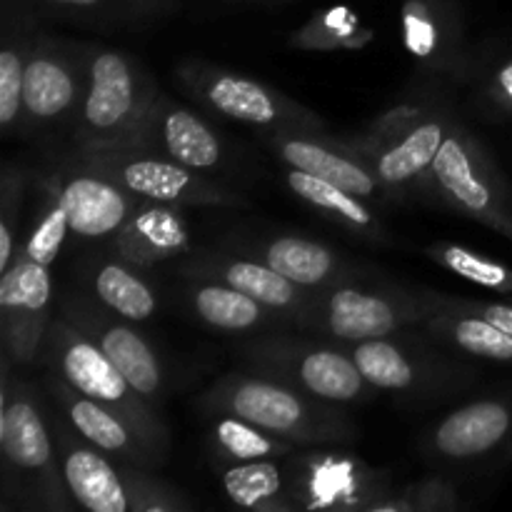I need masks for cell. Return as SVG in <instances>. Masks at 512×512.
I'll return each instance as SVG.
<instances>
[{
  "label": "cell",
  "mask_w": 512,
  "mask_h": 512,
  "mask_svg": "<svg viewBox=\"0 0 512 512\" xmlns=\"http://www.w3.org/2000/svg\"><path fill=\"white\" fill-rule=\"evenodd\" d=\"M223 490L238 508L260 512L298 510L290 478L278 460L233 463L223 470Z\"/></svg>",
  "instance_id": "obj_23"
},
{
  "label": "cell",
  "mask_w": 512,
  "mask_h": 512,
  "mask_svg": "<svg viewBox=\"0 0 512 512\" xmlns=\"http://www.w3.org/2000/svg\"><path fill=\"white\" fill-rule=\"evenodd\" d=\"M133 150L165 155L193 170L215 168L225 155L223 140L200 115L163 98L155 103L143 138Z\"/></svg>",
  "instance_id": "obj_15"
},
{
  "label": "cell",
  "mask_w": 512,
  "mask_h": 512,
  "mask_svg": "<svg viewBox=\"0 0 512 512\" xmlns=\"http://www.w3.org/2000/svg\"><path fill=\"white\" fill-rule=\"evenodd\" d=\"M85 165L115 180L133 198L150 203L200 208V205H238V195L218 188L200 170L185 168L165 155H148L143 150H118V153L83 155Z\"/></svg>",
  "instance_id": "obj_6"
},
{
  "label": "cell",
  "mask_w": 512,
  "mask_h": 512,
  "mask_svg": "<svg viewBox=\"0 0 512 512\" xmlns=\"http://www.w3.org/2000/svg\"><path fill=\"white\" fill-rule=\"evenodd\" d=\"M88 58L50 38H33L23 78V115L55 123L80 105L88 85Z\"/></svg>",
  "instance_id": "obj_11"
},
{
  "label": "cell",
  "mask_w": 512,
  "mask_h": 512,
  "mask_svg": "<svg viewBox=\"0 0 512 512\" xmlns=\"http://www.w3.org/2000/svg\"><path fill=\"white\" fill-rule=\"evenodd\" d=\"M435 10L425 0H413L405 10V33L408 45L415 55H433L440 43L438 23H435Z\"/></svg>",
  "instance_id": "obj_37"
},
{
  "label": "cell",
  "mask_w": 512,
  "mask_h": 512,
  "mask_svg": "<svg viewBox=\"0 0 512 512\" xmlns=\"http://www.w3.org/2000/svg\"><path fill=\"white\" fill-rule=\"evenodd\" d=\"M250 358L270 370V375L303 388L305 393L325 403H353L365 398L370 390V383L363 378L348 350L273 340L255 345Z\"/></svg>",
  "instance_id": "obj_9"
},
{
  "label": "cell",
  "mask_w": 512,
  "mask_h": 512,
  "mask_svg": "<svg viewBox=\"0 0 512 512\" xmlns=\"http://www.w3.org/2000/svg\"><path fill=\"white\" fill-rule=\"evenodd\" d=\"M430 260H435L438 265H443L445 270H450L458 278L468 280V283L478 285V288L490 290V293L498 295H510L512 298V268L498 263V260L488 258L483 253H475V250L463 248V245L453 243H438L428 248Z\"/></svg>",
  "instance_id": "obj_31"
},
{
  "label": "cell",
  "mask_w": 512,
  "mask_h": 512,
  "mask_svg": "<svg viewBox=\"0 0 512 512\" xmlns=\"http://www.w3.org/2000/svg\"><path fill=\"white\" fill-rule=\"evenodd\" d=\"M453 128L443 115H425L405 135L368 155L370 165L388 190L403 188L413 180L430 175L445 135Z\"/></svg>",
  "instance_id": "obj_21"
},
{
  "label": "cell",
  "mask_w": 512,
  "mask_h": 512,
  "mask_svg": "<svg viewBox=\"0 0 512 512\" xmlns=\"http://www.w3.org/2000/svg\"><path fill=\"white\" fill-rule=\"evenodd\" d=\"M50 390H53V398L58 400L70 428L78 433L80 440H88L103 453L120 458L123 463L138 465V468L153 470L163 465L165 453L153 448L123 415L110 410L108 405L78 393L58 375L50 378Z\"/></svg>",
  "instance_id": "obj_12"
},
{
  "label": "cell",
  "mask_w": 512,
  "mask_h": 512,
  "mask_svg": "<svg viewBox=\"0 0 512 512\" xmlns=\"http://www.w3.org/2000/svg\"><path fill=\"white\" fill-rule=\"evenodd\" d=\"M160 93L143 65L123 50L98 48L88 58V85L78 105L80 153L138 148Z\"/></svg>",
  "instance_id": "obj_1"
},
{
  "label": "cell",
  "mask_w": 512,
  "mask_h": 512,
  "mask_svg": "<svg viewBox=\"0 0 512 512\" xmlns=\"http://www.w3.org/2000/svg\"><path fill=\"white\" fill-rule=\"evenodd\" d=\"M63 318H68L85 335H90L145 400L158 403L160 393H163V368H160L158 355L153 353L148 340L133 325L123 323L125 318L113 320L98 313L85 300L65 303Z\"/></svg>",
  "instance_id": "obj_13"
},
{
  "label": "cell",
  "mask_w": 512,
  "mask_h": 512,
  "mask_svg": "<svg viewBox=\"0 0 512 512\" xmlns=\"http://www.w3.org/2000/svg\"><path fill=\"white\" fill-rule=\"evenodd\" d=\"M45 5L63 13L95 15V18H140L163 8V0H43Z\"/></svg>",
  "instance_id": "obj_34"
},
{
  "label": "cell",
  "mask_w": 512,
  "mask_h": 512,
  "mask_svg": "<svg viewBox=\"0 0 512 512\" xmlns=\"http://www.w3.org/2000/svg\"><path fill=\"white\" fill-rule=\"evenodd\" d=\"M33 43V40H30ZM30 43H5L0 48V125L13 130L23 115V78Z\"/></svg>",
  "instance_id": "obj_33"
},
{
  "label": "cell",
  "mask_w": 512,
  "mask_h": 512,
  "mask_svg": "<svg viewBox=\"0 0 512 512\" xmlns=\"http://www.w3.org/2000/svg\"><path fill=\"white\" fill-rule=\"evenodd\" d=\"M488 98L493 100L495 108L503 113H512V58L505 60L493 73L488 85Z\"/></svg>",
  "instance_id": "obj_39"
},
{
  "label": "cell",
  "mask_w": 512,
  "mask_h": 512,
  "mask_svg": "<svg viewBox=\"0 0 512 512\" xmlns=\"http://www.w3.org/2000/svg\"><path fill=\"white\" fill-rule=\"evenodd\" d=\"M205 405L298 445H330L355 438L353 423L330 408L333 403L305 390L300 393V388L270 373L230 375L205 395Z\"/></svg>",
  "instance_id": "obj_2"
},
{
  "label": "cell",
  "mask_w": 512,
  "mask_h": 512,
  "mask_svg": "<svg viewBox=\"0 0 512 512\" xmlns=\"http://www.w3.org/2000/svg\"><path fill=\"white\" fill-rule=\"evenodd\" d=\"M13 363L3 355V388H0V455L5 473L18 475L20 488L30 490L35 505L48 510H68L70 495L63 470L55 463L53 438L38 400L20 380Z\"/></svg>",
  "instance_id": "obj_4"
},
{
  "label": "cell",
  "mask_w": 512,
  "mask_h": 512,
  "mask_svg": "<svg viewBox=\"0 0 512 512\" xmlns=\"http://www.w3.org/2000/svg\"><path fill=\"white\" fill-rule=\"evenodd\" d=\"M373 480L363 465L328 455H308L298 463V475L290 478L298 508H365L358 493L368 490Z\"/></svg>",
  "instance_id": "obj_20"
},
{
  "label": "cell",
  "mask_w": 512,
  "mask_h": 512,
  "mask_svg": "<svg viewBox=\"0 0 512 512\" xmlns=\"http://www.w3.org/2000/svg\"><path fill=\"white\" fill-rule=\"evenodd\" d=\"M70 235V220L68 210H65L63 198H60V190L55 188L50 195L48 205H45L43 215L35 223V228L30 230L28 240L23 243V248L18 250L20 258H28L33 263L50 265L58 253L63 250L65 238Z\"/></svg>",
  "instance_id": "obj_32"
},
{
  "label": "cell",
  "mask_w": 512,
  "mask_h": 512,
  "mask_svg": "<svg viewBox=\"0 0 512 512\" xmlns=\"http://www.w3.org/2000/svg\"><path fill=\"white\" fill-rule=\"evenodd\" d=\"M348 353L353 355L355 365L370 383V388L405 393L423 383V370H418L408 350L393 340H363V343H353Z\"/></svg>",
  "instance_id": "obj_28"
},
{
  "label": "cell",
  "mask_w": 512,
  "mask_h": 512,
  "mask_svg": "<svg viewBox=\"0 0 512 512\" xmlns=\"http://www.w3.org/2000/svg\"><path fill=\"white\" fill-rule=\"evenodd\" d=\"M458 508V498H455L453 488L443 480H423V483L413 485L405 490L400 498L383 500L378 510H453Z\"/></svg>",
  "instance_id": "obj_35"
},
{
  "label": "cell",
  "mask_w": 512,
  "mask_h": 512,
  "mask_svg": "<svg viewBox=\"0 0 512 512\" xmlns=\"http://www.w3.org/2000/svg\"><path fill=\"white\" fill-rule=\"evenodd\" d=\"M440 193L463 215L512 240L510 193L483 145L463 128H450L430 168Z\"/></svg>",
  "instance_id": "obj_5"
},
{
  "label": "cell",
  "mask_w": 512,
  "mask_h": 512,
  "mask_svg": "<svg viewBox=\"0 0 512 512\" xmlns=\"http://www.w3.org/2000/svg\"><path fill=\"white\" fill-rule=\"evenodd\" d=\"M270 148L290 168L318 175L363 200L378 198L388 190L373 165L360 160V153H350L340 145L328 143L318 138L313 130H278L270 138Z\"/></svg>",
  "instance_id": "obj_14"
},
{
  "label": "cell",
  "mask_w": 512,
  "mask_h": 512,
  "mask_svg": "<svg viewBox=\"0 0 512 512\" xmlns=\"http://www.w3.org/2000/svg\"><path fill=\"white\" fill-rule=\"evenodd\" d=\"M213 443L218 455L230 463H250V460H278L288 458L298 450L293 440L278 438L258 425L248 423L235 415H220L213 425Z\"/></svg>",
  "instance_id": "obj_30"
},
{
  "label": "cell",
  "mask_w": 512,
  "mask_h": 512,
  "mask_svg": "<svg viewBox=\"0 0 512 512\" xmlns=\"http://www.w3.org/2000/svg\"><path fill=\"white\" fill-rule=\"evenodd\" d=\"M43 353L53 375L65 380L78 393L88 395V398L98 400V403L108 405L110 410L123 415L153 448L168 455V430H165L160 415L153 410V403L145 400L128 383V378L115 368L113 360L78 325H73L63 315L50 320Z\"/></svg>",
  "instance_id": "obj_3"
},
{
  "label": "cell",
  "mask_w": 512,
  "mask_h": 512,
  "mask_svg": "<svg viewBox=\"0 0 512 512\" xmlns=\"http://www.w3.org/2000/svg\"><path fill=\"white\" fill-rule=\"evenodd\" d=\"M310 323L323 328L330 338L343 343L390 338L410 323H423L428 303L423 295L410 298L400 293H370V290L338 285L323 300H310L305 313Z\"/></svg>",
  "instance_id": "obj_8"
},
{
  "label": "cell",
  "mask_w": 512,
  "mask_h": 512,
  "mask_svg": "<svg viewBox=\"0 0 512 512\" xmlns=\"http://www.w3.org/2000/svg\"><path fill=\"white\" fill-rule=\"evenodd\" d=\"M423 298L428 303V315L423 323L435 338L448 340L453 348L473 358L490 360V363H512V335L508 330L478 313L435 303L433 298H428V293H423Z\"/></svg>",
  "instance_id": "obj_22"
},
{
  "label": "cell",
  "mask_w": 512,
  "mask_h": 512,
  "mask_svg": "<svg viewBox=\"0 0 512 512\" xmlns=\"http://www.w3.org/2000/svg\"><path fill=\"white\" fill-rule=\"evenodd\" d=\"M263 260L300 288H323L345 275L343 260L328 245L298 235H280L270 240Z\"/></svg>",
  "instance_id": "obj_24"
},
{
  "label": "cell",
  "mask_w": 512,
  "mask_h": 512,
  "mask_svg": "<svg viewBox=\"0 0 512 512\" xmlns=\"http://www.w3.org/2000/svg\"><path fill=\"white\" fill-rule=\"evenodd\" d=\"M20 210V195H18V178L15 175H5L3 180V205H0V275L13 265L18 258V223L15 215Z\"/></svg>",
  "instance_id": "obj_36"
},
{
  "label": "cell",
  "mask_w": 512,
  "mask_h": 512,
  "mask_svg": "<svg viewBox=\"0 0 512 512\" xmlns=\"http://www.w3.org/2000/svg\"><path fill=\"white\" fill-rule=\"evenodd\" d=\"M512 438V398H483L445 415L430 435L435 455L475 460Z\"/></svg>",
  "instance_id": "obj_17"
},
{
  "label": "cell",
  "mask_w": 512,
  "mask_h": 512,
  "mask_svg": "<svg viewBox=\"0 0 512 512\" xmlns=\"http://www.w3.org/2000/svg\"><path fill=\"white\" fill-rule=\"evenodd\" d=\"M190 300H193L195 315L215 330L245 333V330L258 328L268 318V313H265L268 308L263 303L225 283L195 285Z\"/></svg>",
  "instance_id": "obj_29"
},
{
  "label": "cell",
  "mask_w": 512,
  "mask_h": 512,
  "mask_svg": "<svg viewBox=\"0 0 512 512\" xmlns=\"http://www.w3.org/2000/svg\"><path fill=\"white\" fill-rule=\"evenodd\" d=\"M180 80L190 95L203 100L210 110L235 123L275 130H318L320 120L268 85L230 70L210 68L205 63L185 65Z\"/></svg>",
  "instance_id": "obj_7"
},
{
  "label": "cell",
  "mask_w": 512,
  "mask_h": 512,
  "mask_svg": "<svg viewBox=\"0 0 512 512\" xmlns=\"http://www.w3.org/2000/svg\"><path fill=\"white\" fill-rule=\"evenodd\" d=\"M190 245V230L178 205L138 200L123 228L113 235V255L133 268L178 258Z\"/></svg>",
  "instance_id": "obj_18"
},
{
  "label": "cell",
  "mask_w": 512,
  "mask_h": 512,
  "mask_svg": "<svg viewBox=\"0 0 512 512\" xmlns=\"http://www.w3.org/2000/svg\"><path fill=\"white\" fill-rule=\"evenodd\" d=\"M428 298H433L435 303L440 305H448V308L468 310V313L483 315V318L493 320L495 325H500V328L508 330L512 335V303H490V300L453 298V295H438V293H428Z\"/></svg>",
  "instance_id": "obj_38"
},
{
  "label": "cell",
  "mask_w": 512,
  "mask_h": 512,
  "mask_svg": "<svg viewBox=\"0 0 512 512\" xmlns=\"http://www.w3.org/2000/svg\"><path fill=\"white\" fill-rule=\"evenodd\" d=\"M218 278V283L230 285V288L243 290L245 295L263 303L268 310H295L300 315L310 305V298H305L303 288L280 275L278 270L270 268L268 263H255V260H230V263H218L210 268V273Z\"/></svg>",
  "instance_id": "obj_25"
},
{
  "label": "cell",
  "mask_w": 512,
  "mask_h": 512,
  "mask_svg": "<svg viewBox=\"0 0 512 512\" xmlns=\"http://www.w3.org/2000/svg\"><path fill=\"white\" fill-rule=\"evenodd\" d=\"M285 183L288 188L298 195L300 200H305L308 205L318 208L320 213L333 218L335 223L345 225L350 230H358V235H378L380 223L375 218L373 210L365 205L363 198L348 193L340 185L328 183V180L318 178V175H310L305 170L290 168L285 175Z\"/></svg>",
  "instance_id": "obj_26"
},
{
  "label": "cell",
  "mask_w": 512,
  "mask_h": 512,
  "mask_svg": "<svg viewBox=\"0 0 512 512\" xmlns=\"http://www.w3.org/2000/svg\"><path fill=\"white\" fill-rule=\"evenodd\" d=\"M73 435L58 433V445H63V478L73 503L90 512H133L128 480L123 468H115L108 453L95 445L75 443Z\"/></svg>",
  "instance_id": "obj_19"
},
{
  "label": "cell",
  "mask_w": 512,
  "mask_h": 512,
  "mask_svg": "<svg viewBox=\"0 0 512 512\" xmlns=\"http://www.w3.org/2000/svg\"><path fill=\"white\" fill-rule=\"evenodd\" d=\"M135 270L138 268L123 263V260L103 263L93 273V293L118 318L143 323V320L155 315L158 298H155L153 288Z\"/></svg>",
  "instance_id": "obj_27"
},
{
  "label": "cell",
  "mask_w": 512,
  "mask_h": 512,
  "mask_svg": "<svg viewBox=\"0 0 512 512\" xmlns=\"http://www.w3.org/2000/svg\"><path fill=\"white\" fill-rule=\"evenodd\" d=\"M58 190L68 210L70 235L85 240L113 238L138 205V198L90 165L70 175Z\"/></svg>",
  "instance_id": "obj_16"
},
{
  "label": "cell",
  "mask_w": 512,
  "mask_h": 512,
  "mask_svg": "<svg viewBox=\"0 0 512 512\" xmlns=\"http://www.w3.org/2000/svg\"><path fill=\"white\" fill-rule=\"evenodd\" d=\"M50 265L15 258L0 275V343L3 355L20 368L43 353L50 328Z\"/></svg>",
  "instance_id": "obj_10"
},
{
  "label": "cell",
  "mask_w": 512,
  "mask_h": 512,
  "mask_svg": "<svg viewBox=\"0 0 512 512\" xmlns=\"http://www.w3.org/2000/svg\"><path fill=\"white\" fill-rule=\"evenodd\" d=\"M510 458H512V450H510Z\"/></svg>",
  "instance_id": "obj_40"
}]
</instances>
